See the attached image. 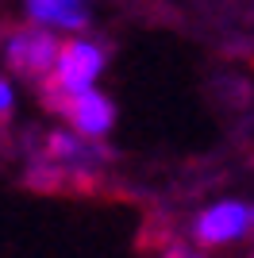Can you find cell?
Returning a JSON list of instances; mask_svg holds the SVG:
<instances>
[{"label": "cell", "instance_id": "7a4b0ae2", "mask_svg": "<svg viewBox=\"0 0 254 258\" xmlns=\"http://www.w3.org/2000/svg\"><path fill=\"white\" fill-rule=\"evenodd\" d=\"M108 66V43L104 39H70L62 43L58 54V66H54L50 77L39 81V93H81V89H93V81L104 74Z\"/></svg>", "mask_w": 254, "mask_h": 258}, {"label": "cell", "instance_id": "3957f363", "mask_svg": "<svg viewBox=\"0 0 254 258\" xmlns=\"http://www.w3.org/2000/svg\"><path fill=\"white\" fill-rule=\"evenodd\" d=\"M254 235V205L246 201H216L193 216V243L201 250H223Z\"/></svg>", "mask_w": 254, "mask_h": 258}, {"label": "cell", "instance_id": "5b68a950", "mask_svg": "<svg viewBox=\"0 0 254 258\" xmlns=\"http://www.w3.org/2000/svg\"><path fill=\"white\" fill-rule=\"evenodd\" d=\"M27 16L54 31H85L89 27V0H23Z\"/></svg>", "mask_w": 254, "mask_h": 258}, {"label": "cell", "instance_id": "52a82bcc", "mask_svg": "<svg viewBox=\"0 0 254 258\" xmlns=\"http://www.w3.org/2000/svg\"><path fill=\"white\" fill-rule=\"evenodd\" d=\"M166 258H197V254H193V250H181V247H177V250H169Z\"/></svg>", "mask_w": 254, "mask_h": 258}, {"label": "cell", "instance_id": "277c9868", "mask_svg": "<svg viewBox=\"0 0 254 258\" xmlns=\"http://www.w3.org/2000/svg\"><path fill=\"white\" fill-rule=\"evenodd\" d=\"M39 100L50 112L70 119V127L85 139H104L112 123H116V104L96 93V89H81V93H39Z\"/></svg>", "mask_w": 254, "mask_h": 258}, {"label": "cell", "instance_id": "8992f818", "mask_svg": "<svg viewBox=\"0 0 254 258\" xmlns=\"http://www.w3.org/2000/svg\"><path fill=\"white\" fill-rule=\"evenodd\" d=\"M12 108H16V93H12V85L0 77V123L12 119Z\"/></svg>", "mask_w": 254, "mask_h": 258}, {"label": "cell", "instance_id": "6da1fadb", "mask_svg": "<svg viewBox=\"0 0 254 258\" xmlns=\"http://www.w3.org/2000/svg\"><path fill=\"white\" fill-rule=\"evenodd\" d=\"M0 54H4L12 74L39 85L42 77L54 74L62 43L54 39V27H42L31 20V23H20V27H0Z\"/></svg>", "mask_w": 254, "mask_h": 258}]
</instances>
